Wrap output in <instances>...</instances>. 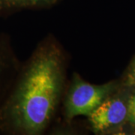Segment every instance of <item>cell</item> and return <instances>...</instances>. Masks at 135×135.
<instances>
[{
	"mask_svg": "<svg viewBox=\"0 0 135 135\" xmlns=\"http://www.w3.org/2000/svg\"><path fill=\"white\" fill-rule=\"evenodd\" d=\"M63 84L62 59L55 47L40 49L29 65L16 95L14 115L28 134L47 126L58 104Z\"/></svg>",
	"mask_w": 135,
	"mask_h": 135,
	"instance_id": "cell-1",
	"label": "cell"
},
{
	"mask_svg": "<svg viewBox=\"0 0 135 135\" xmlns=\"http://www.w3.org/2000/svg\"><path fill=\"white\" fill-rule=\"evenodd\" d=\"M114 83L95 85L86 82L74 74L65 103V114L71 120L79 116H89L103 101L110 96Z\"/></svg>",
	"mask_w": 135,
	"mask_h": 135,
	"instance_id": "cell-2",
	"label": "cell"
},
{
	"mask_svg": "<svg viewBox=\"0 0 135 135\" xmlns=\"http://www.w3.org/2000/svg\"><path fill=\"white\" fill-rule=\"evenodd\" d=\"M110 96L88 116L91 128L95 133H102L119 126L128 117L127 103L119 98Z\"/></svg>",
	"mask_w": 135,
	"mask_h": 135,
	"instance_id": "cell-3",
	"label": "cell"
},
{
	"mask_svg": "<svg viewBox=\"0 0 135 135\" xmlns=\"http://www.w3.org/2000/svg\"><path fill=\"white\" fill-rule=\"evenodd\" d=\"M3 2L11 6L41 7L53 5L56 2H57V0H3Z\"/></svg>",
	"mask_w": 135,
	"mask_h": 135,
	"instance_id": "cell-4",
	"label": "cell"
},
{
	"mask_svg": "<svg viewBox=\"0 0 135 135\" xmlns=\"http://www.w3.org/2000/svg\"><path fill=\"white\" fill-rule=\"evenodd\" d=\"M128 83L130 86H135V61L133 63L128 75Z\"/></svg>",
	"mask_w": 135,
	"mask_h": 135,
	"instance_id": "cell-5",
	"label": "cell"
},
{
	"mask_svg": "<svg viewBox=\"0 0 135 135\" xmlns=\"http://www.w3.org/2000/svg\"><path fill=\"white\" fill-rule=\"evenodd\" d=\"M128 104V113L135 110V93L131 95L127 102Z\"/></svg>",
	"mask_w": 135,
	"mask_h": 135,
	"instance_id": "cell-6",
	"label": "cell"
},
{
	"mask_svg": "<svg viewBox=\"0 0 135 135\" xmlns=\"http://www.w3.org/2000/svg\"><path fill=\"white\" fill-rule=\"evenodd\" d=\"M127 119L131 122L132 126H135V110L133 111H131L128 113V117Z\"/></svg>",
	"mask_w": 135,
	"mask_h": 135,
	"instance_id": "cell-7",
	"label": "cell"
}]
</instances>
